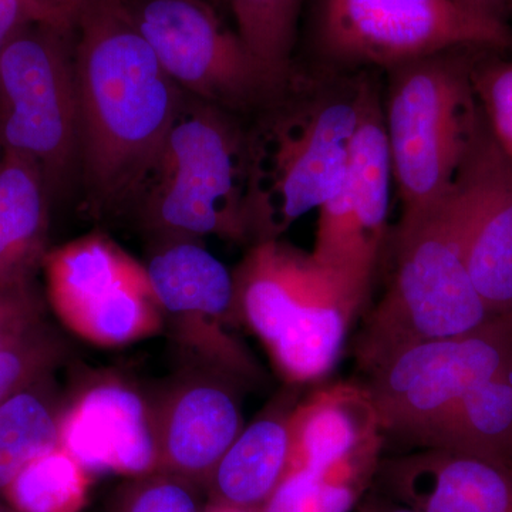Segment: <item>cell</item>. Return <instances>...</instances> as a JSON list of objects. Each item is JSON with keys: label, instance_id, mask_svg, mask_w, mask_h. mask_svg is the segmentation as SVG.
Listing matches in <instances>:
<instances>
[{"label": "cell", "instance_id": "27", "mask_svg": "<svg viewBox=\"0 0 512 512\" xmlns=\"http://www.w3.org/2000/svg\"><path fill=\"white\" fill-rule=\"evenodd\" d=\"M493 49H478L471 83L488 130L498 147L512 158V57Z\"/></svg>", "mask_w": 512, "mask_h": 512}, {"label": "cell", "instance_id": "9", "mask_svg": "<svg viewBox=\"0 0 512 512\" xmlns=\"http://www.w3.org/2000/svg\"><path fill=\"white\" fill-rule=\"evenodd\" d=\"M42 271L47 303L77 338L123 348L164 332L146 266L107 235L92 232L50 248Z\"/></svg>", "mask_w": 512, "mask_h": 512}, {"label": "cell", "instance_id": "2", "mask_svg": "<svg viewBox=\"0 0 512 512\" xmlns=\"http://www.w3.org/2000/svg\"><path fill=\"white\" fill-rule=\"evenodd\" d=\"M373 73L332 76L293 66L247 121V245L275 241L335 194Z\"/></svg>", "mask_w": 512, "mask_h": 512}, {"label": "cell", "instance_id": "25", "mask_svg": "<svg viewBox=\"0 0 512 512\" xmlns=\"http://www.w3.org/2000/svg\"><path fill=\"white\" fill-rule=\"evenodd\" d=\"M69 356L67 339L46 316L30 323L0 348V402L40 377L56 373Z\"/></svg>", "mask_w": 512, "mask_h": 512}, {"label": "cell", "instance_id": "10", "mask_svg": "<svg viewBox=\"0 0 512 512\" xmlns=\"http://www.w3.org/2000/svg\"><path fill=\"white\" fill-rule=\"evenodd\" d=\"M512 360V313L480 328L397 350L370 369L365 384L380 427L419 444L434 423L471 389Z\"/></svg>", "mask_w": 512, "mask_h": 512}, {"label": "cell", "instance_id": "32", "mask_svg": "<svg viewBox=\"0 0 512 512\" xmlns=\"http://www.w3.org/2000/svg\"><path fill=\"white\" fill-rule=\"evenodd\" d=\"M457 2L468 9L474 10V12L481 13V15L510 23V3H508V0H457Z\"/></svg>", "mask_w": 512, "mask_h": 512}, {"label": "cell", "instance_id": "8", "mask_svg": "<svg viewBox=\"0 0 512 512\" xmlns=\"http://www.w3.org/2000/svg\"><path fill=\"white\" fill-rule=\"evenodd\" d=\"M120 2L165 73L195 99L249 119L288 80L269 72L205 0Z\"/></svg>", "mask_w": 512, "mask_h": 512}, {"label": "cell", "instance_id": "28", "mask_svg": "<svg viewBox=\"0 0 512 512\" xmlns=\"http://www.w3.org/2000/svg\"><path fill=\"white\" fill-rule=\"evenodd\" d=\"M200 487L175 474L157 473L126 478L113 497L109 512H205Z\"/></svg>", "mask_w": 512, "mask_h": 512}, {"label": "cell", "instance_id": "20", "mask_svg": "<svg viewBox=\"0 0 512 512\" xmlns=\"http://www.w3.org/2000/svg\"><path fill=\"white\" fill-rule=\"evenodd\" d=\"M289 406H275L244 427L212 471L208 503L259 511L291 467Z\"/></svg>", "mask_w": 512, "mask_h": 512}, {"label": "cell", "instance_id": "19", "mask_svg": "<svg viewBox=\"0 0 512 512\" xmlns=\"http://www.w3.org/2000/svg\"><path fill=\"white\" fill-rule=\"evenodd\" d=\"M45 175L35 161L0 153V289L36 286L49 252L50 201Z\"/></svg>", "mask_w": 512, "mask_h": 512}, {"label": "cell", "instance_id": "14", "mask_svg": "<svg viewBox=\"0 0 512 512\" xmlns=\"http://www.w3.org/2000/svg\"><path fill=\"white\" fill-rule=\"evenodd\" d=\"M60 447L90 474L124 478L160 471L156 402L127 377H83L64 403Z\"/></svg>", "mask_w": 512, "mask_h": 512}, {"label": "cell", "instance_id": "31", "mask_svg": "<svg viewBox=\"0 0 512 512\" xmlns=\"http://www.w3.org/2000/svg\"><path fill=\"white\" fill-rule=\"evenodd\" d=\"M32 2L60 25L74 26L77 13L86 0H32Z\"/></svg>", "mask_w": 512, "mask_h": 512}, {"label": "cell", "instance_id": "26", "mask_svg": "<svg viewBox=\"0 0 512 512\" xmlns=\"http://www.w3.org/2000/svg\"><path fill=\"white\" fill-rule=\"evenodd\" d=\"M367 485L342 471L291 468L258 512H350Z\"/></svg>", "mask_w": 512, "mask_h": 512}, {"label": "cell", "instance_id": "1", "mask_svg": "<svg viewBox=\"0 0 512 512\" xmlns=\"http://www.w3.org/2000/svg\"><path fill=\"white\" fill-rule=\"evenodd\" d=\"M80 170L94 217L133 207L185 93L120 0H86L74 20Z\"/></svg>", "mask_w": 512, "mask_h": 512}, {"label": "cell", "instance_id": "33", "mask_svg": "<svg viewBox=\"0 0 512 512\" xmlns=\"http://www.w3.org/2000/svg\"><path fill=\"white\" fill-rule=\"evenodd\" d=\"M357 512H417L412 508L396 503L392 498L369 497L360 501Z\"/></svg>", "mask_w": 512, "mask_h": 512}, {"label": "cell", "instance_id": "35", "mask_svg": "<svg viewBox=\"0 0 512 512\" xmlns=\"http://www.w3.org/2000/svg\"><path fill=\"white\" fill-rule=\"evenodd\" d=\"M0 512H18L15 508L10 507L6 501L0 500Z\"/></svg>", "mask_w": 512, "mask_h": 512}, {"label": "cell", "instance_id": "23", "mask_svg": "<svg viewBox=\"0 0 512 512\" xmlns=\"http://www.w3.org/2000/svg\"><path fill=\"white\" fill-rule=\"evenodd\" d=\"M93 474L62 447L30 460L3 500L18 512H82L89 503Z\"/></svg>", "mask_w": 512, "mask_h": 512}, {"label": "cell", "instance_id": "12", "mask_svg": "<svg viewBox=\"0 0 512 512\" xmlns=\"http://www.w3.org/2000/svg\"><path fill=\"white\" fill-rule=\"evenodd\" d=\"M380 73L367 84L345 175L319 208L312 258L367 296L387 239L392 161L383 119Z\"/></svg>", "mask_w": 512, "mask_h": 512}, {"label": "cell", "instance_id": "17", "mask_svg": "<svg viewBox=\"0 0 512 512\" xmlns=\"http://www.w3.org/2000/svg\"><path fill=\"white\" fill-rule=\"evenodd\" d=\"M377 477L389 498L417 512H512V463L421 448L380 461Z\"/></svg>", "mask_w": 512, "mask_h": 512}, {"label": "cell", "instance_id": "29", "mask_svg": "<svg viewBox=\"0 0 512 512\" xmlns=\"http://www.w3.org/2000/svg\"><path fill=\"white\" fill-rule=\"evenodd\" d=\"M45 316L46 302L37 286L19 291L0 289V348Z\"/></svg>", "mask_w": 512, "mask_h": 512}, {"label": "cell", "instance_id": "30", "mask_svg": "<svg viewBox=\"0 0 512 512\" xmlns=\"http://www.w3.org/2000/svg\"><path fill=\"white\" fill-rule=\"evenodd\" d=\"M33 22H55L32 0H0V53L20 30ZM67 26V25H64Z\"/></svg>", "mask_w": 512, "mask_h": 512}, {"label": "cell", "instance_id": "37", "mask_svg": "<svg viewBox=\"0 0 512 512\" xmlns=\"http://www.w3.org/2000/svg\"><path fill=\"white\" fill-rule=\"evenodd\" d=\"M0 153H2V150H0Z\"/></svg>", "mask_w": 512, "mask_h": 512}, {"label": "cell", "instance_id": "3", "mask_svg": "<svg viewBox=\"0 0 512 512\" xmlns=\"http://www.w3.org/2000/svg\"><path fill=\"white\" fill-rule=\"evenodd\" d=\"M247 181V120L185 93L131 208L147 239L247 244Z\"/></svg>", "mask_w": 512, "mask_h": 512}, {"label": "cell", "instance_id": "21", "mask_svg": "<svg viewBox=\"0 0 512 512\" xmlns=\"http://www.w3.org/2000/svg\"><path fill=\"white\" fill-rule=\"evenodd\" d=\"M420 446L512 463V360L448 409Z\"/></svg>", "mask_w": 512, "mask_h": 512}, {"label": "cell", "instance_id": "18", "mask_svg": "<svg viewBox=\"0 0 512 512\" xmlns=\"http://www.w3.org/2000/svg\"><path fill=\"white\" fill-rule=\"evenodd\" d=\"M291 468L323 471L380 463L383 430L365 384L338 383L293 409Z\"/></svg>", "mask_w": 512, "mask_h": 512}, {"label": "cell", "instance_id": "15", "mask_svg": "<svg viewBox=\"0 0 512 512\" xmlns=\"http://www.w3.org/2000/svg\"><path fill=\"white\" fill-rule=\"evenodd\" d=\"M241 384L221 370L184 365L154 396L160 471L205 490L212 471L245 427Z\"/></svg>", "mask_w": 512, "mask_h": 512}, {"label": "cell", "instance_id": "36", "mask_svg": "<svg viewBox=\"0 0 512 512\" xmlns=\"http://www.w3.org/2000/svg\"><path fill=\"white\" fill-rule=\"evenodd\" d=\"M508 3H510V15L512 19V0H508Z\"/></svg>", "mask_w": 512, "mask_h": 512}, {"label": "cell", "instance_id": "4", "mask_svg": "<svg viewBox=\"0 0 512 512\" xmlns=\"http://www.w3.org/2000/svg\"><path fill=\"white\" fill-rule=\"evenodd\" d=\"M467 220L466 191L456 181L426 217L396 228L389 288L357 338V359L366 372L406 346L463 335L494 318L468 274Z\"/></svg>", "mask_w": 512, "mask_h": 512}, {"label": "cell", "instance_id": "22", "mask_svg": "<svg viewBox=\"0 0 512 512\" xmlns=\"http://www.w3.org/2000/svg\"><path fill=\"white\" fill-rule=\"evenodd\" d=\"M55 376L50 373L40 377L0 402V446L25 466L60 447L66 397Z\"/></svg>", "mask_w": 512, "mask_h": 512}, {"label": "cell", "instance_id": "5", "mask_svg": "<svg viewBox=\"0 0 512 512\" xmlns=\"http://www.w3.org/2000/svg\"><path fill=\"white\" fill-rule=\"evenodd\" d=\"M481 47H458L386 72L383 119L407 227L446 200L480 126L471 67Z\"/></svg>", "mask_w": 512, "mask_h": 512}, {"label": "cell", "instance_id": "7", "mask_svg": "<svg viewBox=\"0 0 512 512\" xmlns=\"http://www.w3.org/2000/svg\"><path fill=\"white\" fill-rule=\"evenodd\" d=\"M0 150L35 161L52 197L79 175L74 26L29 23L0 53Z\"/></svg>", "mask_w": 512, "mask_h": 512}, {"label": "cell", "instance_id": "34", "mask_svg": "<svg viewBox=\"0 0 512 512\" xmlns=\"http://www.w3.org/2000/svg\"><path fill=\"white\" fill-rule=\"evenodd\" d=\"M205 512H258L252 510H244V508L231 507V505H222L208 503Z\"/></svg>", "mask_w": 512, "mask_h": 512}, {"label": "cell", "instance_id": "24", "mask_svg": "<svg viewBox=\"0 0 512 512\" xmlns=\"http://www.w3.org/2000/svg\"><path fill=\"white\" fill-rule=\"evenodd\" d=\"M237 32L252 55L278 79L295 66L298 26L305 0H227Z\"/></svg>", "mask_w": 512, "mask_h": 512}, {"label": "cell", "instance_id": "16", "mask_svg": "<svg viewBox=\"0 0 512 512\" xmlns=\"http://www.w3.org/2000/svg\"><path fill=\"white\" fill-rule=\"evenodd\" d=\"M457 181L468 201V274L491 316L511 315L512 158L495 143L484 116Z\"/></svg>", "mask_w": 512, "mask_h": 512}, {"label": "cell", "instance_id": "13", "mask_svg": "<svg viewBox=\"0 0 512 512\" xmlns=\"http://www.w3.org/2000/svg\"><path fill=\"white\" fill-rule=\"evenodd\" d=\"M367 296L296 249L266 320L264 345L279 375L291 384L332 372L350 323Z\"/></svg>", "mask_w": 512, "mask_h": 512}, {"label": "cell", "instance_id": "11", "mask_svg": "<svg viewBox=\"0 0 512 512\" xmlns=\"http://www.w3.org/2000/svg\"><path fill=\"white\" fill-rule=\"evenodd\" d=\"M146 271L161 311L164 332L184 365L221 370L244 384L259 382L254 356L234 335V275L204 245V239H148Z\"/></svg>", "mask_w": 512, "mask_h": 512}, {"label": "cell", "instance_id": "6", "mask_svg": "<svg viewBox=\"0 0 512 512\" xmlns=\"http://www.w3.org/2000/svg\"><path fill=\"white\" fill-rule=\"evenodd\" d=\"M305 72L386 73L423 57L484 47L512 52L510 23L457 0H311Z\"/></svg>", "mask_w": 512, "mask_h": 512}]
</instances>
